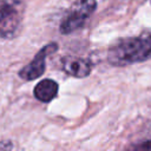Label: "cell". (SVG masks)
Listing matches in <instances>:
<instances>
[{"label":"cell","mask_w":151,"mask_h":151,"mask_svg":"<svg viewBox=\"0 0 151 151\" xmlns=\"http://www.w3.org/2000/svg\"><path fill=\"white\" fill-rule=\"evenodd\" d=\"M149 1H150V2H151V0H149Z\"/></svg>","instance_id":"cell-8"},{"label":"cell","mask_w":151,"mask_h":151,"mask_svg":"<svg viewBox=\"0 0 151 151\" xmlns=\"http://www.w3.org/2000/svg\"><path fill=\"white\" fill-rule=\"evenodd\" d=\"M63 71L74 78H85L88 77L92 72V64L90 60L80 57H64L61 59Z\"/></svg>","instance_id":"cell-5"},{"label":"cell","mask_w":151,"mask_h":151,"mask_svg":"<svg viewBox=\"0 0 151 151\" xmlns=\"http://www.w3.org/2000/svg\"><path fill=\"white\" fill-rule=\"evenodd\" d=\"M132 149H134V150H151V140L138 143V144L133 145Z\"/></svg>","instance_id":"cell-7"},{"label":"cell","mask_w":151,"mask_h":151,"mask_svg":"<svg viewBox=\"0 0 151 151\" xmlns=\"http://www.w3.org/2000/svg\"><path fill=\"white\" fill-rule=\"evenodd\" d=\"M97 8V0H76L59 26L61 34H71L80 29Z\"/></svg>","instance_id":"cell-3"},{"label":"cell","mask_w":151,"mask_h":151,"mask_svg":"<svg viewBox=\"0 0 151 151\" xmlns=\"http://www.w3.org/2000/svg\"><path fill=\"white\" fill-rule=\"evenodd\" d=\"M58 51V44L57 42H50L45 45L33 58V60L24 66L19 71V77L26 81L34 80L44 74L46 70V58Z\"/></svg>","instance_id":"cell-4"},{"label":"cell","mask_w":151,"mask_h":151,"mask_svg":"<svg viewBox=\"0 0 151 151\" xmlns=\"http://www.w3.org/2000/svg\"><path fill=\"white\" fill-rule=\"evenodd\" d=\"M25 0H0V37L13 38L21 25Z\"/></svg>","instance_id":"cell-2"},{"label":"cell","mask_w":151,"mask_h":151,"mask_svg":"<svg viewBox=\"0 0 151 151\" xmlns=\"http://www.w3.org/2000/svg\"><path fill=\"white\" fill-rule=\"evenodd\" d=\"M151 58V28L133 37L114 40L107 48L106 59L113 67H126Z\"/></svg>","instance_id":"cell-1"},{"label":"cell","mask_w":151,"mask_h":151,"mask_svg":"<svg viewBox=\"0 0 151 151\" xmlns=\"http://www.w3.org/2000/svg\"><path fill=\"white\" fill-rule=\"evenodd\" d=\"M58 91H59V85L57 81H54L53 79H42L35 85L33 90V94L39 101L50 103L57 97Z\"/></svg>","instance_id":"cell-6"}]
</instances>
